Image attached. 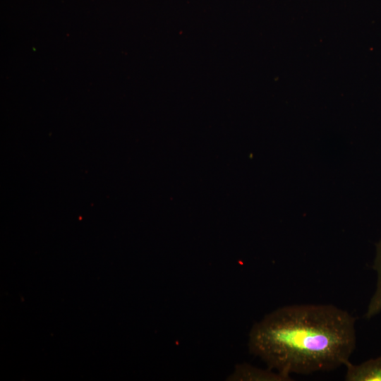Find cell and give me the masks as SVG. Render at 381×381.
I'll use <instances>...</instances> for the list:
<instances>
[{
  "label": "cell",
  "instance_id": "obj_3",
  "mask_svg": "<svg viewBox=\"0 0 381 381\" xmlns=\"http://www.w3.org/2000/svg\"><path fill=\"white\" fill-rule=\"evenodd\" d=\"M345 366L346 381H381V357L369 359L358 365L349 361Z\"/></svg>",
  "mask_w": 381,
  "mask_h": 381
},
{
  "label": "cell",
  "instance_id": "obj_1",
  "mask_svg": "<svg viewBox=\"0 0 381 381\" xmlns=\"http://www.w3.org/2000/svg\"><path fill=\"white\" fill-rule=\"evenodd\" d=\"M356 344V318L332 304L279 308L253 325L248 339L250 353L286 375L345 366Z\"/></svg>",
  "mask_w": 381,
  "mask_h": 381
},
{
  "label": "cell",
  "instance_id": "obj_4",
  "mask_svg": "<svg viewBox=\"0 0 381 381\" xmlns=\"http://www.w3.org/2000/svg\"><path fill=\"white\" fill-rule=\"evenodd\" d=\"M373 268L377 274V282L365 315L367 319H370L381 312V237L376 246Z\"/></svg>",
  "mask_w": 381,
  "mask_h": 381
},
{
  "label": "cell",
  "instance_id": "obj_2",
  "mask_svg": "<svg viewBox=\"0 0 381 381\" xmlns=\"http://www.w3.org/2000/svg\"><path fill=\"white\" fill-rule=\"evenodd\" d=\"M228 380L234 381H290L291 375L280 373L267 368L261 369L248 363L236 365L234 373L228 377Z\"/></svg>",
  "mask_w": 381,
  "mask_h": 381
}]
</instances>
